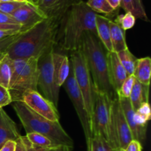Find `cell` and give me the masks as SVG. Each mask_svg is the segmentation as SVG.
<instances>
[{"instance_id":"29","label":"cell","mask_w":151,"mask_h":151,"mask_svg":"<svg viewBox=\"0 0 151 151\" xmlns=\"http://www.w3.org/2000/svg\"><path fill=\"white\" fill-rule=\"evenodd\" d=\"M134 7V16L138 19H142L145 22H149L148 17L147 16V13L145 12L144 5H143L142 0H131Z\"/></svg>"},{"instance_id":"26","label":"cell","mask_w":151,"mask_h":151,"mask_svg":"<svg viewBox=\"0 0 151 151\" xmlns=\"http://www.w3.org/2000/svg\"><path fill=\"white\" fill-rule=\"evenodd\" d=\"M26 137L32 144L43 148L50 149L55 147L52 142L47 137L38 134V133H29L26 134Z\"/></svg>"},{"instance_id":"11","label":"cell","mask_w":151,"mask_h":151,"mask_svg":"<svg viewBox=\"0 0 151 151\" xmlns=\"http://www.w3.org/2000/svg\"><path fill=\"white\" fill-rule=\"evenodd\" d=\"M29 109L52 122H59L60 114L57 107L38 91H28L22 95V100Z\"/></svg>"},{"instance_id":"20","label":"cell","mask_w":151,"mask_h":151,"mask_svg":"<svg viewBox=\"0 0 151 151\" xmlns=\"http://www.w3.org/2000/svg\"><path fill=\"white\" fill-rule=\"evenodd\" d=\"M149 87L142 84L137 79L135 80L134 86L129 96V100L134 110L137 111L144 102H148Z\"/></svg>"},{"instance_id":"10","label":"cell","mask_w":151,"mask_h":151,"mask_svg":"<svg viewBox=\"0 0 151 151\" xmlns=\"http://www.w3.org/2000/svg\"><path fill=\"white\" fill-rule=\"evenodd\" d=\"M133 139L131 129L124 116L118 96H116L112 103L111 131L109 143L115 150L119 148L125 150Z\"/></svg>"},{"instance_id":"43","label":"cell","mask_w":151,"mask_h":151,"mask_svg":"<svg viewBox=\"0 0 151 151\" xmlns=\"http://www.w3.org/2000/svg\"><path fill=\"white\" fill-rule=\"evenodd\" d=\"M30 1L32 3H33L34 4H35V5H37L38 3V1H39V0H30Z\"/></svg>"},{"instance_id":"18","label":"cell","mask_w":151,"mask_h":151,"mask_svg":"<svg viewBox=\"0 0 151 151\" xmlns=\"http://www.w3.org/2000/svg\"><path fill=\"white\" fill-rule=\"evenodd\" d=\"M81 1L83 0H56L52 5L43 10V13L47 18L56 19L60 22L71 7Z\"/></svg>"},{"instance_id":"9","label":"cell","mask_w":151,"mask_h":151,"mask_svg":"<svg viewBox=\"0 0 151 151\" xmlns=\"http://www.w3.org/2000/svg\"><path fill=\"white\" fill-rule=\"evenodd\" d=\"M62 86H63L64 89L66 90L68 96L69 97L72 104H73L74 108L75 109L80 122H81V125H82L84 134H85L86 145L88 147L90 141H91V137H92V135H91V119H90L88 112H87L82 94H81V91H80L79 88L77 85L71 62L70 72H69V76H68L67 79L66 80V81H65V83Z\"/></svg>"},{"instance_id":"25","label":"cell","mask_w":151,"mask_h":151,"mask_svg":"<svg viewBox=\"0 0 151 151\" xmlns=\"http://www.w3.org/2000/svg\"><path fill=\"white\" fill-rule=\"evenodd\" d=\"M88 151H115L110 143L100 136H92L89 145L87 147Z\"/></svg>"},{"instance_id":"6","label":"cell","mask_w":151,"mask_h":151,"mask_svg":"<svg viewBox=\"0 0 151 151\" xmlns=\"http://www.w3.org/2000/svg\"><path fill=\"white\" fill-rule=\"evenodd\" d=\"M113 99L105 93L96 91L91 115V135L100 136L110 142Z\"/></svg>"},{"instance_id":"4","label":"cell","mask_w":151,"mask_h":151,"mask_svg":"<svg viewBox=\"0 0 151 151\" xmlns=\"http://www.w3.org/2000/svg\"><path fill=\"white\" fill-rule=\"evenodd\" d=\"M26 134L38 133L47 137L53 145L74 147V142L59 122H52L31 110L24 102L15 101L13 105Z\"/></svg>"},{"instance_id":"30","label":"cell","mask_w":151,"mask_h":151,"mask_svg":"<svg viewBox=\"0 0 151 151\" xmlns=\"http://www.w3.org/2000/svg\"><path fill=\"white\" fill-rule=\"evenodd\" d=\"M24 3V2H19L16 1L0 3V12L11 16Z\"/></svg>"},{"instance_id":"19","label":"cell","mask_w":151,"mask_h":151,"mask_svg":"<svg viewBox=\"0 0 151 151\" xmlns=\"http://www.w3.org/2000/svg\"><path fill=\"white\" fill-rule=\"evenodd\" d=\"M109 26L114 52L117 53L128 48L125 41V31L121 27L120 25L114 20L111 19Z\"/></svg>"},{"instance_id":"33","label":"cell","mask_w":151,"mask_h":151,"mask_svg":"<svg viewBox=\"0 0 151 151\" xmlns=\"http://www.w3.org/2000/svg\"><path fill=\"white\" fill-rule=\"evenodd\" d=\"M20 32L19 34H17V35H13V36L7 37V38L0 40V52H4L7 50V49L17 39L19 35H20Z\"/></svg>"},{"instance_id":"37","label":"cell","mask_w":151,"mask_h":151,"mask_svg":"<svg viewBox=\"0 0 151 151\" xmlns=\"http://www.w3.org/2000/svg\"><path fill=\"white\" fill-rule=\"evenodd\" d=\"M16 147V142L10 140L4 143V145L1 147L0 151H15Z\"/></svg>"},{"instance_id":"31","label":"cell","mask_w":151,"mask_h":151,"mask_svg":"<svg viewBox=\"0 0 151 151\" xmlns=\"http://www.w3.org/2000/svg\"><path fill=\"white\" fill-rule=\"evenodd\" d=\"M13 102L8 88L0 85V109L8 106Z\"/></svg>"},{"instance_id":"47","label":"cell","mask_w":151,"mask_h":151,"mask_svg":"<svg viewBox=\"0 0 151 151\" xmlns=\"http://www.w3.org/2000/svg\"><path fill=\"white\" fill-rule=\"evenodd\" d=\"M115 151H125V150H124L123 149L119 148V149H116V150H115Z\"/></svg>"},{"instance_id":"22","label":"cell","mask_w":151,"mask_h":151,"mask_svg":"<svg viewBox=\"0 0 151 151\" xmlns=\"http://www.w3.org/2000/svg\"><path fill=\"white\" fill-rule=\"evenodd\" d=\"M13 59L7 53L0 60V85L8 88L13 72Z\"/></svg>"},{"instance_id":"40","label":"cell","mask_w":151,"mask_h":151,"mask_svg":"<svg viewBox=\"0 0 151 151\" xmlns=\"http://www.w3.org/2000/svg\"><path fill=\"white\" fill-rule=\"evenodd\" d=\"M22 26L20 24H0V29H15L21 30Z\"/></svg>"},{"instance_id":"27","label":"cell","mask_w":151,"mask_h":151,"mask_svg":"<svg viewBox=\"0 0 151 151\" xmlns=\"http://www.w3.org/2000/svg\"><path fill=\"white\" fill-rule=\"evenodd\" d=\"M115 22H117L124 30L133 28L136 23V17L130 12H127L124 15H119L115 19Z\"/></svg>"},{"instance_id":"36","label":"cell","mask_w":151,"mask_h":151,"mask_svg":"<svg viewBox=\"0 0 151 151\" xmlns=\"http://www.w3.org/2000/svg\"><path fill=\"white\" fill-rule=\"evenodd\" d=\"M20 32L21 30H15V29H0V40L17 35Z\"/></svg>"},{"instance_id":"24","label":"cell","mask_w":151,"mask_h":151,"mask_svg":"<svg viewBox=\"0 0 151 151\" xmlns=\"http://www.w3.org/2000/svg\"><path fill=\"white\" fill-rule=\"evenodd\" d=\"M86 4L97 13H104L106 16H112L116 11L111 7L107 0H88Z\"/></svg>"},{"instance_id":"14","label":"cell","mask_w":151,"mask_h":151,"mask_svg":"<svg viewBox=\"0 0 151 151\" xmlns=\"http://www.w3.org/2000/svg\"><path fill=\"white\" fill-rule=\"evenodd\" d=\"M52 63L55 84L58 88H60L69 76L70 60L66 55L58 52L54 49L52 52Z\"/></svg>"},{"instance_id":"12","label":"cell","mask_w":151,"mask_h":151,"mask_svg":"<svg viewBox=\"0 0 151 151\" xmlns=\"http://www.w3.org/2000/svg\"><path fill=\"white\" fill-rule=\"evenodd\" d=\"M11 16L22 26V32L29 29L38 22L47 19L42 10L38 6L29 1L20 6Z\"/></svg>"},{"instance_id":"23","label":"cell","mask_w":151,"mask_h":151,"mask_svg":"<svg viewBox=\"0 0 151 151\" xmlns=\"http://www.w3.org/2000/svg\"><path fill=\"white\" fill-rule=\"evenodd\" d=\"M119 58V61H120L121 64L125 69L128 75H134V70H135L136 64H137V59L131 51L129 49L127 48L125 50L116 53Z\"/></svg>"},{"instance_id":"3","label":"cell","mask_w":151,"mask_h":151,"mask_svg":"<svg viewBox=\"0 0 151 151\" xmlns=\"http://www.w3.org/2000/svg\"><path fill=\"white\" fill-rule=\"evenodd\" d=\"M79 50L86 62L95 91L105 93L114 100L117 94L111 82L108 51L97 35L90 32H85Z\"/></svg>"},{"instance_id":"39","label":"cell","mask_w":151,"mask_h":151,"mask_svg":"<svg viewBox=\"0 0 151 151\" xmlns=\"http://www.w3.org/2000/svg\"><path fill=\"white\" fill-rule=\"evenodd\" d=\"M16 142V150L15 151H29L28 149L27 148L26 145L24 143L23 140L22 139V138L19 139Z\"/></svg>"},{"instance_id":"42","label":"cell","mask_w":151,"mask_h":151,"mask_svg":"<svg viewBox=\"0 0 151 151\" xmlns=\"http://www.w3.org/2000/svg\"><path fill=\"white\" fill-rule=\"evenodd\" d=\"M111 7L114 10H118L121 5V0H107Z\"/></svg>"},{"instance_id":"1","label":"cell","mask_w":151,"mask_h":151,"mask_svg":"<svg viewBox=\"0 0 151 151\" xmlns=\"http://www.w3.org/2000/svg\"><path fill=\"white\" fill-rule=\"evenodd\" d=\"M60 22L47 18L27 30L20 32L17 39L4 52L13 60L41 57L57 45Z\"/></svg>"},{"instance_id":"2","label":"cell","mask_w":151,"mask_h":151,"mask_svg":"<svg viewBox=\"0 0 151 151\" xmlns=\"http://www.w3.org/2000/svg\"><path fill=\"white\" fill-rule=\"evenodd\" d=\"M97 14L83 1L72 6L60 22L56 47L58 46L60 50L71 53L79 50L85 32H90L97 35Z\"/></svg>"},{"instance_id":"35","label":"cell","mask_w":151,"mask_h":151,"mask_svg":"<svg viewBox=\"0 0 151 151\" xmlns=\"http://www.w3.org/2000/svg\"><path fill=\"white\" fill-rule=\"evenodd\" d=\"M125 151H142V145L139 141L133 139L124 150Z\"/></svg>"},{"instance_id":"34","label":"cell","mask_w":151,"mask_h":151,"mask_svg":"<svg viewBox=\"0 0 151 151\" xmlns=\"http://www.w3.org/2000/svg\"><path fill=\"white\" fill-rule=\"evenodd\" d=\"M0 24H19L10 15L0 12Z\"/></svg>"},{"instance_id":"5","label":"cell","mask_w":151,"mask_h":151,"mask_svg":"<svg viewBox=\"0 0 151 151\" xmlns=\"http://www.w3.org/2000/svg\"><path fill=\"white\" fill-rule=\"evenodd\" d=\"M69 60L72 64L77 85L83 96L90 119H91V115L95 103L96 91L86 62L80 50L71 52Z\"/></svg>"},{"instance_id":"46","label":"cell","mask_w":151,"mask_h":151,"mask_svg":"<svg viewBox=\"0 0 151 151\" xmlns=\"http://www.w3.org/2000/svg\"><path fill=\"white\" fill-rule=\"evenodd\" d=\"M4 52H0V60H1V58H2V56L4 55Z\"/></svg>"},{"instance_id":"44","label":"cell","mask_w":151,"mask_h":151,"mask_svg":"<svg viewBox=\"0 0 151 151\" xmlns=\"http://www.w3.org/2000/svg\"><path fill=\"white\" fill-rule=\"evenodd\" d=\"M14 0H0V3L2 2H8V1H13Z\"/></svg>"},{"instance_id":"7","label":"cell","mask_w":151,"mask_h":151,"mask_svg":"<svg viewBox=\"0 0 151 151\" xmlns=\"http://www.w3.org/2000/svg\"><path fill=\"white\" fill-rule=\"evenodd\" d=\"M54 49L49 50L38 58V88H39L41 90V95L58 107L60 88L55 84L54 81L52 63V52Z\"/></svg>"},{"instance_id":"32","label":"cell","mask_w":151,"mask_h":151,"mask_svg":"<svg viewBox=\"0 0 151 151\" xmlns=\"http://www.w3.org/2000/svg\"><path fill=\"white\" fill-rule=\"evenodd\" d=\"M136 113L145 118L147 120L150 121L151 119V109L148 102H144L142 103L141 106L136 111Z\"/></svg>"},{"instance_id":"17","label":"cell","mask_w":151,"mask_h":151,"mask_svg":"<svg viewBox=\"0 0 151 151\" xmlns=\"http://www.w3.org/2000/svg\"><path fill=\"white\" fill-rule=\"evenodd\" d=\"M111 19L107 16H101L98 13L96 15L95 22L97 37L109 52H114L111 39L110 26H109Z\"/></svg>"},{"instance_id":"41","label":"cell","mask_w":151,"mask_h":151,"mask_svg":"<svg viewBox=\"0 0 151 151\" xmlns=\"http://www.w3.org/2000/svg\"><path fill=\"white\" fill-rule=\"evenodd\" d=\"M72 150H73V147H72L66 145H59L51 147L48 151H72Z\"/></svg>"},{"instance_id":"13","label":"cell","mask_w":151,"mask_h":151,"mask_svg":"<svg viewBox=\"0 0 151 151\" xmlns=\"http://www.w3.org/2000/svg\"><path fill=\"white\" fill-rule=\"evenodd\" d=\"M118 98H119V103L123 111L124 116L126 119L127 123L131 129L133 139L139 141L142 145L146 139L147 128H142V127H139L136 125L134 119L135 111L132 108L129 98H125V97H119V96H118Z\"/></svg>"},{"instance_id":"15","label":"cell","mask_w":151,"mask_h":151,"mask_svg":"<svg viewBox=\"0 0 151 151\" xmlns=\"http://www.w3.org/2000/svg\"><path fill=\"white\" fill-rule=\"evenodd\" d=\"M107 57L108 61H109V70L111 82L113 86L114 89L116 93L118 90L120 88L124 81L129 75H128L125 69L121 64L116 52H108Z\"/></svg>"},{"instance_id":"45","label":"cell","mask_w":151,"mask_h":151,"mask_svg":"<svg viewBox=\"0 0 151 151\" xmlns=\"http://www.w3.org/2000/svg\"><path fill=\"white\" fill-rule=\"evenodd\" d=\"M14 1H19V2H26V1H27L28 0H14Z\"/></svg>"},{"instance_id":"28","label":"cell","mask_w":151,"mask_h":151,"mask_svg":"<svg viewBox=\"0 0 151 151\" xmlns=\"http://www.w3.org/2000/svg\"><path fill=\"white\" fill-rule=\"evenodd\" d=\"M135 77L134 75H129L123 82L122 85L121 86L120 88L118 90L116 94L119 97H125V98H129V96L131 94V90L134 86V82H135Z\"/></svg>"},{"instance_id":"8","label":"cell","mask_w":151,"mask_h":151,"mask_svg":"<svg viewBox=\"0 0 151 151\" xmlns=\"http://www.w3.org/2000/svg\"><path fill=\"white\" fill-rule=\"evenodd\" d=\"M38 60L37 58L27 59L16 81L8 89L13 102L21 101L22 95L26 91H38Z\"/></svg>"},{"instance_id":"16","label":"cell","mask_w":151,"mask_h":151,"mask_svg":"<svg viewBox=\"0 0 151 151\" xmlns=\"http://www.w3.org/2000/svg\"><path fill=\"white\" fill-rule=\"evenodd\" d=\"M20 137L16 124L3 109H0V149L7 141H17Z\"/></svg>"},{"instance_id":"38","label":"cell","mask_w":151,"mask_h":151,"mask_svg":"<svg viewBox=\"0 0 151 151\" xmlns=\"http://www.w3.org/2000/svg\"><path fill=\"white\" fill-rule=\"evenodd\" d=\"M55 1L56 0H39L37 6L43 11V10L50 7L51 5H52L55 2Z\"/></svg>"},{"instance_id":"21","label":"cell","mask_w":151,"mask_h":151,"mask_svg":"<svg viewBox=\"0 0 151 151\" xmlns=\"http://www.w3.org/2000/svg\"><path fill=\"white\" fill-rule=\"evenodd\" d=\"M134 76L143 85L150 86L151 77V58L150 57L137 59Z\"/></svg>"}]
</instances>
